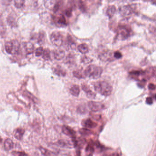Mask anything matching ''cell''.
<instances>
[{"label":"cell","mask_w":156,"mask_h":156,"mask_svg":"<svg viewBox=\"0 0 156 156\" xmlns=\"http://www.w3.org/2000/svg\"><path fill=\"white\" fill-rule=\"evenodd\" d=\"M94 87L96 91L102 95L108 96L111 95L113 87L108 82L103 81H97L94 84Z\"/></svg>","instance_id":"6da1fadb"},{"label":"cell","mask_w":156,"mask_h":156,"mask_svg":"<svg viewBox=\"0 0 156 156\" xmlns=\"http://www.w3.org/2000/svg\"><path fill=\"white\" fill-rule=\"evenodd\" d=\"M103 69L101 67L93 65H89L84 71L85 77L93 79L100 78Z\"/></svg>","instance_id":"7a4b0ae2"},{"label":"cell","mask_w":156,"mask_h":156,"mask_svg":"<svg viewBox=\"0 0 156 156\" xmlns=\"http://www.w3.org/2000/svg\"><path fill=\"white\" fill-rule=\"evenodd\" d=\"M51 42L56 46L60 47L63 45L64 38L61 32L58 31H54L51 34Z\"/></svg>","instance_id":"3957f363"},{"label":"cell","mask_w":156,"mask_h":156,"mask_svg":"<svg viewBox=\"0 0 156 156\" xmlns=\"http://www.w3.org/2000/svg\"><path fill=\"white\" fill-rule=\"evenodd\" d=\"M88 106L90 110L94 112L101 111L105 109L104 104L99 102L89 101L88 103Z\"/></svg>","instance_id":"277c9868"},{"label":"cell","mask_w":156,"mask_h":156,"mask_svg":"<svg viewBox=\"0 0 156 156\" xmlns=\"http://www.w3.org/2000/svg\"><path fill=\"white\" fill-rule=\"evenodd\" d=\"M62 131L65 135L71 137V138H75L76 132L70 127L67 126H63L62 128Z\"/></svg>","instance_id":"5b68a950"},{"label":"cell","mask_w":156,"mask_h":156,"mask_svg":"<svg viewBox=\"0 0 156 156\" xmlns=\"http://www.w3.org/2000/svg\"><path fill=\"white\" fill-rule=\"evenodd\" d=\"M120 14L123 16H129L132 12V9L130 6H123L119 9Z\"/></svg>","instance_id":"8992f818"},{"label":"cell","mask_w":156,"mask_h":156,"mask_svg":"<svg viewBox=\"0 0 156 156\" xmlns=\"http://www.w3.org/2000/svg\"><path fill=\"white\" fill-rule=\"evenodd\" d=\"M65 56V51L61 49H57L54 51V57L56 60H61L64 59Z\"/></svg>","instance_id":"52a82bcc"},{"label":"cell","mask_w":156,"mask_h":156,"mask_svg":"<svg viewBox=\"0 0 156 156\" xmlns=\"http://www.w3.org/2000/svg\"><path fill=\"white\" fill-rule=\"evenodd\" d=\"M112 55L113 53L110 51H105L99 55V58L102 61H109L112 59Z\"/></svg>","instance_id":"ba28073f"},{"label":"cell","mask_w":156,"mask_h":156,"mask_svg":"<svg viewBox=\"0 0 156 156\" xmlns=\"http://www.w3.org/2000/svg\"><path fill=\"white\" fill-rule=\"evenodd\" d=\"M82 123L83 126L87 128H94L96 127L97 125V123L90 119H87V120H83Z\"/></svg>","instance_id":"9c48e42d"},{"label":"cell","mask_w":156,"mask_h":156,"mask_svg":"<svg viewBox=\"0 0 156 156\" xmlns=\"http://www.w3.org/2000/svg\"><path fill=\"white\" fill-rule=\"evenodd\" d=\"M53 72L55 75L60 77H65L67 74V72L65 69L61 66H57L53 70Z\"/></svg>","instance_id":"30bf717a"},{"label":"cell","mask_w":156,"mask_h":156,"mask_svg":"<svg viewBox=\"0 0 156 156\" xmlns=\"http://www.w3.org/2000/svg\"><path fill=\"white\" fill-rule=\"evenodd\" d=\"M24 47L27 54H31L34 52V46L32 43L30 42L24 43Z\"/></svg>","instance_id":"8fae6325"},{"label":"cell","mask_w":156,"mask_h":156,"mask_svg":"<svg viewBox=\"0 0 156 156\" xmlns=\"http://www.w3.org/2000/svg\"><path fill=\"white\" fill-rule=\"evenodd\" d=\"M14 143L12 140L10 138H7L4 142V146L5 150L10 151L13 147Z\"/></svg>","instance_id":"7c38bea8"},{"label":"cell","mask_w":156,"mask_h":156,"mask_svg":"<svg viewBox=\"0 0 156 156\" xmlns=\"http://www.w3.org/2000/svg\"><path fill=\"white\" fill-rule=\"evenodd\" d=\"M70 92L71 94L73 96L75 97L78 96L80 92L79 86L77 85H73L70 89Z\"/></svg>","instance_id":"4fadbf2b"},{"label":"cell","mask_w":156,"mask_h":156,"mask_svg":"<svg viewBox=\"0 0 156 156\" xmlns=\"http://www.w3.org/2000/svg\"><path fill=\"white\" fill-rule=\"evenodd\" d=\"M16 19V17L14 15L12 14L9 15L7 18V22L8 25L10 27L15 26L17 22Z\"/></svg>","instance_id":"5bb4252c"},{"label":"cell","mask_w":156,"mask_h":156,"mask_svg":"<svg viewBox=\"0 0 156 156\" xmlns=\"http://www.w3.org/2000/svg\"><path fill=\"white\" fill-rule=\"evenodd\" d=\"M24 133V130L22 128H18L14 132V136L18 140H21L22 138Z\"/></svg>","instance_id":"9a60e30c"},{"label":"cell","mask_w":156,"mask_h":156,"mask_svg":"<svg viewBox=\"0 0 156 156\" xmlns=\"http://www.w3.org/2000/svg\"><path fill=\"white\" fill-rule=\"evenodd\" d=\"M77 49L81 53L83 54L87 53L89 51V48L87 45L86 44H81L77 47Z\"/></svg>","instance_id":"2e32d148"},{"label":"cell","mask_w":156,"mask_h":156,"mask_svg":"<svg viewBox=\"0 0 156 156\" xmlns=\"http://www.w3.org/2000/svg\"><path fill=\"white\" fill-rule=\"evenodd\" d=\"M116 12V8L114 6H110L108 7L106 11V14L110 18H111L115 14Z\"/></svg>","instance_id":"e0dca14e"},{"label":"cell","mask_w":156,"mask_h":156,"mask_svg":"<svg viewBox=\"0 0 156 156\" xmlns=\"http://www.w3.org/2000/svg\"><path fill=\"white\" fill-rule=\"evenodd\" d=\"M67 46L69 48L71 49H75L76 44L75 43V41L73 40V39L71 38V37L70 35H68L67 37Z\"/></svg>","instance_id":"ac0fdd59"},{"label":"cell","mask_w":156,"mask_h":156,"mask_svg":"<svg viewBox=\"0 0 156 156\" xmlns=\"http://www.w3.org/2000/svg\"><path fill=\"white\" fill-rule=\"evenodd\" d=\"M45 41V33L44 31H40L37 39V42L39 45H42Z\"/></svg>","instance_id":"d6986e66"},{"label":"cell","mask_w":156,"mask_h":156,"mask_svg":"<svg viewBox=\"0 0 156 156\" xmlns=\"http://www.w3.org/2000/svg\"><path fill=\"white\" fill-rule=\"evenodd\" d=\"M13 45L12 41L7 42L5 44V50L8 54H12Z\"/></svg>","instance_id":"ffe728a7"},{"label":"cell","mask_w":156,"mask_h":156,"mask_svg":"<svg viewBox=\"0 0 156 156\" xmlns=\"http://www.w3.org/2000/svg\"><path fill=\"white\" fill-rule=\"evenodd\" d=\"M58 144L62 147H72V146H74L73 143L71 144L69 141L65 140H61L58 142Z\"/></svg>","instance_id":"44dd1931"},{"label":"cell","mask_w":156,"mask_h":156,"mask_svg":"<svg viewBox=\"0 0 156 156\" xmlns=\"http://www.w3.org/2000/svg\"><path fill=\"white\" fill-rule=\"evenodd\" d=\"M73 74L75 77L78 79H82L85 77L84 72L83 73L81 70H80L73 71Z\"/></svg>","instance_id":"7402d4cb"},{"label":"cell","mask_w":156,"mask_h":156,"mask_svg":"<svg viewBox=\"0 0 156 156\" xmlns=\"http://www.w3.org/2000/svg\"><path fill=\"white\" fill-rule=\"evenodd\" d=\"M56 22L59 24L61 25H65L66 24V20L65 17L63 15H59L57 17Z\"/></svg>","instance_id":"603a6c76"},{"label":"cell","mask_w":156,"mask_h":156,"mask_svg":"<svg viewBox=\"0 0 156 156\" xmlns=\"http://www.w3.org/2000/svg\"><path fill=\"white\" fill-rule=\"evenodd\" d=\"M43 58L45 60H49L51 59V51L49 49L44 50L42 54Z\"/></svg>","instance_id":"cb8c5ba5"},{"label":"cell","mask_w":156,"mask_h":156,"mask_svg":"<svg viewBox=\"0 0 156 156\" xmlns=\"http://www.w3.org/2000/svg\"><path fill=\"white\" fill-rule=\"evenodd\" d=\"M79 132L81 135L84 136H89L93 133V132H92L91 130L86 128H81L80 129Z\"/></svg>","instance_id":"d4e9b609"},{"label":"cell","mask_w":156,"mask_h":156,"mask_svg":"<svg viewBox=\"0 0 156 156\" xmlns=\"http://www.w3.org/2000/svg\"><path fill=\"white\" fill-rule=\"evenodd\" d=\"M23 94L26 97L28 98L29 99H30L31 101H32L34 102H36L37 101V99L34 96L32 95L30 93H29V92L27 91H25L23 92Z\"/></svg>","instance_id":"484cf974"},{"label":"cell","mask_w":156,"mask_h":156,"mask_svg":"<svg viewBox=\"0 0 156 156\" xmlns=\"http://www.w3.org/2000/svg\"><path fill=\"white\" fill-rule=\"evenodd\" d=\"M25 0H15L14 5L17 8H21L24 6Z\"/></svg>","instance_id":"4316f807"},{"label":"cell","mask_w":156,"mask_h":156,"mask_svg":"<svg viewBox=\"0 0 156 156\" xmlns=\"http://www.w3.org/2000/svg\"><path fill=\"white\" fill-rule=\"evenodd\" d=\"M12 42L13 43V49L12 53H17L19 49L20 45L17 40H12Z\"/></svg>","instance_id":"83f0119b"},{"label":"cell","mask_w":156,"mask_h":156,"mask_svg":"<svg viewBox=\"0 0 156 156\" xmlns=\"http://www.w3.org/2000/svg\"><path fill=\"white\" fill-rule=\"evenodd\" d=\"M86 95L88 98L94 99L96 96V94L94 92L92 91L91 89H89L87 92H86Z\"/></svg>","instance_id":"f1b7e54d"},{"label":"cell","mask_w":156,"mask_h":156,"mask_svg":"<svg viewBox=\"0 0 156 156\" xmlns=\"http://www.w3.org/2000/svg\"><path fill=\"white\" fill-rule=\"evenodd\" d=\"M77 111L79 113L84 114L87 112L86 107L84 105H80L77 107Z\"/></svg>","instance_id":"f546056e"},{"label":"cell","mask_w":156,"mask_h":156,"mask_svg":"<svg viewBox=\"0 0 156 156\" xmlns=\"http://www.w3.org/2000/svg\"><path fill=\"white\" fill-rule=\"evenodd\" d=\"M81 61L82 63L85 64H87L92 62L93 61V59L89 57L84 56L81 58Z\"/></svg>","instance_id":"4dcf8cb0"},{"label":"cell","mask_w":156,"mask_h":156,"mask_svg":"<svg viewBox=\"0 0 156 156\" xmlns=\"http://www.w3.org/2000/svg\"><path fill=\"white\" fill-rule=\"evenodd\" d=\"M61 0H58L57 1L56 3L53 6V11L54 12H56L58 11L59 10L60 7L61 6Z\"/></svg>","instance_id":"1f68e13d"},{"label":"cell","mask_w":156,"mask_h":156,"mask_svg":"<svg viewBox=\"0 0 156 156\" xmlns=\"http://www.w3.org/2000/svg\"><path fill=\"white\" fill-rule=\"evenodd\" d=\"M44 51V49L42 47H40L36 50L35 51V55L36 56H40L42 55Z\"/></svg>","instance_id":"d6a6232c"},{"label":"cell","mask_w":156,"mask_h":156,"mask_svg":"<svg viewBox=\"0 0 156 156\" xmlns=\"http://www.w3.org/2000/svg\"><path fill=\"white\" fill-rule=\"evenodd\" d=\"M39 150L40 151L42 154L44 155H51V152L49 150H47L45 148H43L42 147H39Z\"/></svg>","instance_id":"836d02e7"},{"label":"cell","mask_w":156,"mask_h":156,"mask_svg":"<svg viewBox=\"0 0 156 156\" xmlns=\"http://www.w3.org/2000/svg\"><path fill=\"white\" fill-rule=\"evenodd\" d=\"M74 58L73 56H72V55H68L65 59L66 62L67 63H72L74 62Z\"/></svg>","instance_id":"e575fe53"},{"label":"cell","mask_w":156,"mask_h":156,"mask_svg":"<svg viewBox=\"0 0 156 156\" xmlns=\"http://www.w3.org/2000/svg\"><path fill=\"white\" fill-rule=\"evenodd\" d=\"M113 56L115 57L116 59H120L122 57V55L119 51H116L113 54Z\"/></svg>","instance_id":"d590c367"},{"label":"cell","mask_w":156,"mask_h":156,"mask_svg":"<svg viewBox=\"0 0 156 156\" xmlns=\"http://www.w3.org/2000/svg\"><path fill=\"white\" fill-rule=\"evenodd\" d=\"M81 88L85 93L86 92H87L88 90H89V89H90L89 87L87 84H83L81 85Z\"/></svg>","instance_id":"8d00e7d4"},{"label":"cell","mask_w":156,"mask_h":156,"mask_svg":"<svg viewBox=\"0 0 156 156\" xmlns=\"http://www.w3.org/2000/svg\"><path fill=\"white\" fill-rule=\"evenodd\" d=\"M146 103L149 105H152L153 103V99L152 97H147L146 98Z\"/></svg>","instance_id":"74e56055"},{"label":"cell","mask_w":156,"mask_h":156,"mask_svg":"<svg viewBox=\"0 0 156 156\" xmlns=\"http://www.w3.org/2000/svg\"><path fill=\"white\" fill-rule=\"evenodd\" d=\"M148 89L151 90H154L156 89L155 85L153 83H150L148 85Z\"/></svg>","instance_id":"f35d334b"},{"label":"cell","mask_w":156,"mask_h":156,"mask_svg":"<svg viewBox=\"0 0 156 156\" xmlns=\"http://www.w3.org/2000/svg\"><path fill=\"white\" fill-rule=\"evenodd\" d=\"M140 71H132L130 72V74L132 75H134V76H139L140 74Z\"/></svg>","instance_id":"ab89813d"},{"label":"cell","mask_w":156,"mask_h":156,"mask_svg":"<svg viewBox=\"0 0 156 156\" xmlns=\"http://www.w3.org/2000/svg\"><path fill=\"white\" fill-rule=\"evenodd\" d=\"M2 142V139L0 138V142Z\"/></svg>","instance_id":"60d3db41"},{"label":"cell","mask_w":156,"mask_h":156,"mask_svg":"<svg viewBox=\"0 0 156 156\" xmlns=\"http://www.w3.org/2000/svg\"><path fill=\"white\" fill-rule=\"evenodd\" d=\"M7 1H11L12 0H7Z\"/></svg>","instance_id":"b9f144b4"}]
</instances>
